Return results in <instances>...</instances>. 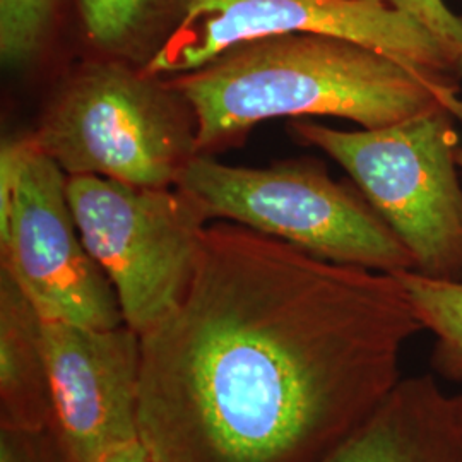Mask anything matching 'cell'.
Segmentation results:
<instances>
[{"instance_id": "cell-3", "label": "cell", "mask_w": 462, "mask_h": 462, "mask_svg": "<svg viewBox=\"0 0 462 462\" xmlns=\"http://www.w3.org/2000/svg\"><path fill=\"white\" fill-rule=\"evenodd\" d=\"M30 139L67 177L137 187H175L199 154L194 114L180 93L110 57L67 76Z\"/></svg>"}, {"instance_id": "cell-5", "label": "cell", "mask_w": 462, "mask_h": 462, "mask_svg": "<svg viewBox=\"0 0 462 462\" xmlns=\"http://www.w3.org/2000/svg\"><path fill=\"white\" fill-rule=\"evenodd\" d=\"M457 118L433 110L380 129L337 131L295 120L291 131L346 170L416 261V273L462 281Z\"/></svg>"}, {"instance_id": "cell-12", "label": "cell", "mask_w": 462, "mask_h": 462, "mask_svg": "<svg viewBox=\"0 0 462 462\" xmlns=\"http://www.w3.org/2000/svg\"><path fill=\"white\" fill-rule=\"evenodd\" d=\"M185 0H79L88 40L110 59L144 67L182 14Z\"/></svg>"}, {"instance_id": "cell-19", "label": "cell", "mask_w": 462, "mask_h": 462, "mask_svg": "<svg viewBox=\"0 0 462 462\" xmlns=\"http://www.w3.org/2000/svg\"><path fill=\"white\" fill-rule=\"evenodd\" d=\"M457 166H459V170H462V146L457 149Z\"/></svg>"}, {"instance_id": "cell-6", "label": "cell", "mask_w": 462, "mask_h": 462, "mask_svg": "<svg viewBox=\"0 0 462 462\" xmlns=\"http://www.w3.org/2000/svg\"><path fill=\"white\" fill-rule=\"evenodd\" d=\"M67 179L30 135L2 144L0 269L43 320L93 329L124 326L116 290L78 230Z\"/></svg>"}, {"instance_id": "cell-10", "label": "cell", "mask_w": 462, "mask_h": 462, "mask_svg": "<svg viewBox=\"0 0 462 462\" xmlns=\"http://www.w3.org/2000/svg\"><path fill=\"white\" fill-rule=\"evenodd\" d=\"M320 462H462L454 397L430 375L401 379L364 425Z\"/></svg>"}, {"instance_id": "cell-13", "label": "cell", "mask_w": 462, "mask_h": 462, "mask_svg": "<svg viewBox=\"0 0 462 462\" xmlns=\"http://www.w3.org/2000/svg\"><path fill=\"white\" fill-rule=\"evenodd\" d=\"M423 329L435 334L433 370L462 382V281L433 280L416 271L396 273Z\"/></svg>"}, {"instance_id": "cell-1", "label": "cell", "mask_w": 462, "mask_h": 462, "mask_svg": "<svg viewBox=\"0 0 462 462\" xmlns=\"http://www.w3.org/2000/svg\"><path fill=\"white\" fill-rule=\"evenodd\" d=\"M420 330L396 274L208 225L182 301L141 336V439L158 462L324 461Z\"/></svg>"}, {"instance_id": "cell-8", "label": "cell", "mask_w": 462, "mask_h": 462, "mask_svg": "<svg viewBox=\"0 0 462 462\" xmlns=\"http://www.w3.org/2000/svg\"><path fill=\"white\" fill-rule=\"evenodd\" d=\"M293 33L345 38L440 83L462 79L450 51L391 0H185L177 24L143 70L173 78L238 43Z\"/></svg>"}, {"instance_id": "cell-17", "label": "cell", "mask_w": 462, "mask_h": 462, "mask_svg": "<svg viewBox=\"0 0 462 462\" xmlns=\"http://www.w3.org/2000/svg\"><path fill=\"white\" fill-rule=\"evenodd\" d=\"M97 462H158L146 442L139 437L105 452Z\"/></svg>"}, {"instance_id": "cell-16", "label": "cell", "mask_w": 462, "mask_h": 462, "mask_svg": "<svg viewBox=\"0 0 462 462\" xmlns=\"http://www.w3.org/2000/svg\"><path fill=\"white\" fill-rule=\"evenodd\" d=\"M391 4L427 28L450 51L462 76V16L450 11L446 0H391Z\"/></svg>"}, {"instance_id": "cell-9", "label": "cell", "mask_w": 462, "mask_h": 462, "mask_svg": "<svg viewBox=\"0 0 462 462\" xmlns=\"http://www.w3.org/2000/svg\"><path fill=\"white\" fill-rule=\"evenodd\" d=\"M43 320V319H42ZM53 430L76 462L141 437V336L43 320Z\"/></svg>"}, {"instance_id": "cell-15", "label": "cell", "mask_w": 462, "mask_h": 462, "mask_svg": "<svg viewBox=\"0 0 462 462\" xmlns=\"http://www.w3.org/2000/svg\"><path fill=\"white\" fill-rule=\"evenodd\" d=\"M0 462H76L53 429H0Z\"/></svg>"}, {"instance_id": "cell-14", "label": "cell", "mask_w": 462, "mask_h": 462, "mask_svg": "<svg viewBox=\"0 0 462 462\" xmlns=\"http://www.w3.org/2000/svg\"><path fill=\"white\" fill-rule=\"evenodd\" d=\"M57 0H0V55L9 67L28 66L47 42Z\"/></svg>"}, {"instance_id": "cell-18", "label": "cell", "mask_w": 462, "mask_h": 462, "mask_svg": "<svg viewBox=\"0 0 462 462\" xmlns=\"http://www.w3.org/2000/svg\"><path fill=\"white\" fill-rule=\"evenodd\" d=\"M454 404H456V411H457V416L462 423V396L454 397Z\"/></svg>"}, {"instance_id": "cell-2", "label": "cell", "mask_w": 462, "mask_h": 462, "mask_svg": "<svg viewBox=\"0 0 462 462\" xmlns=\"http://www.w3.org/2000/svg\"><path fill=\"white\" fill-rule=\"evenodd\" d=\"M165 79L194 114L199 154L284 116H337L380 129L444 108L462 120L461 84L440 83L382 51L328 34L244 42Z\"/></svg>"}, {"instance_id": "cell-4", "label": "cell", "mask_w": 462, "mask_h": 462, "mask_svg": "<svg viewBox=\"0 0 462 462\" xmlns=\"http://www.w3.org/2000/svg\"><path fill=\"white\" fill-rule=\"evenodd\" d=\"M175 187L208 221L236 223L337 264L389 274L416 271L410 248L362 190L336 182L320 162L303 158L248 168L198 154Z\"/></svg>"}, {"instance_id": "cell-7", "label": "cell", "mask_w": 462, "mask_h": 462, "mask_svg": "<svg viewBox=\"0 0 462 462\" xmlns=\"http://www.w3.org/2000/svg\"><path fill=\"white\" fill-rule=\"evenodd\" d=\"M84 245L116 290L139 336L163 320L189 290L208 217L177 187H137L103 177L67 179Z\"/></svg>"}, {"instance_id": "cell-11", "label": "cell", "mask_w": 462, "mask_h": 462, "mask_svg": "<svg viewBox=\"0 0 462 462\" xmlns=\"http://www.w3.org/2000/svg\"><path fill=\"white\" fill-rule=\"evenodd\" d=\"M0 429H53L43 320L0 269Z\"/></svg>"}]
</instances>
